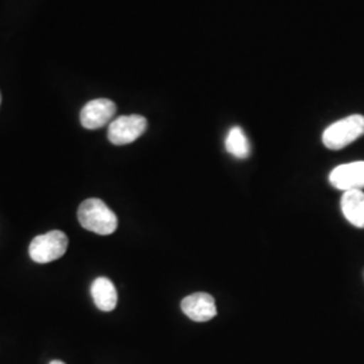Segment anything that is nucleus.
I'll return each mask as SVG.
<instances>
[{
    "label": "nucleus",
    "mask_w": 364,
    "mask_h": 364,
    "mask_svg": "<svg viewBox=\"0 0 364 364\" xmlns=\"http://www.w3.org/2000/svg\"><path fill=\"white\" fill-rule=\"evenodd\" d=\"M341 210L347 220L358 228H364V193L348 191L341 197Z\"/></svg>",
    "instance_id": "9"
},
{
    "label": "nucleus",
    "mask_w": 364,
    "mask_h": 364,
    "mask_svg": "<svg viewBox=\"0 0 364 364\" xmlns=\"http://www.w3.org/2000/svg\"><path fill=\"white\" fill-rule=\"evenodd\" d=\"M182 312L196 323H205L216 314V302L208 293H193L181 301Z\"/></svg>",
    "instance_id": "7"
},
{
    "label": "nucleus",
    "mask_w": 364,
    "mask_h": 364,
    "mask_svg": "<svg viewBox=\"0 0 364 364\" xmlns=\"http://www.w3.org/2000/svg\"><path fill=\"white\" fill-rule=\"evenodd\" d=\"M50 364H65L64 362H61V360H53L50 362Z\"/></svg>",
    "instance_id": "11"
},
{
    "label": "nucleus",
    "mask_w": 364,
    "mask_h": 364,
    "mask_svg": "<svg viewBox=\"0 0 364 364\" xmlns=\"http://www.w3.org/2000/svg\"><path fill=\"white\" fill-rule=\"evenodd\" d=\"M147 129V120L141 115L119 117L109 123L108 139L112 144L123 146L132 144L142 136Z\"/></svg>",
    "instance_id": "4"
},
{
    "label": "nucleus",
    "mask_w": 364,
    "mask_h": 364,
    "mask_svg": "<svg viewBox=\"0 0 364 364\" xmlns=\"http://www.w3.org/2000/svg\"><path fill=\"white\" fill-rule=\"evenodd\" d=\"M364 135L363 115H351L331 124L323 132V144L329 150H341Z\"/></svg>",
    "instance_id": "2"
},
{
    "label": "nucleus",
    "mask_w": 364,
    "mask_h": 364,
    "mask_svg": "<svg viewBox=\"0 0 364 364\" xmlns=\"http://www.w3.org/2000/svg\"><path fill=\"white\" fill-rule=\"evenodd\" d=\"M117 114V105L109 99H95L82 107L80 120L84 129L97 130L107 126Z\"/></svg>",
    "instance_id": "5"
},
{
    "label": "nucleus",
    "mask_w": 364,
    "mask_h": 364,
    "mask_svg": "<svg viewBox=\"0 0 364 364\" xmlns=\"http://www.w3.org/2000/svg\"><path fill=\"white\" fill-rule=\"evenodd\" d=\"M68 236L63 231L54 230L48 234L36 236L28 247L30 258L37 263H50L65 255Z\"/></svg>",
    "instance_id": "3"
},
{
    "label": "nucleus",
    "mask_w": 364,
    "mask_h": 364,
    "mask_svg": "<svg viewBox=\"0 0 364 364\" xmlns=\"http://www.w3.org/2000/svg\"><path fill=\"white\" fill-rule=\"evenodd\" d=\"M227 151L239 159H246L251 154V146L248 142L246 134L240 127L231 129L225 138Z\"/></svg>",
    "instance_id": "10"
},
{
    "label": "nucleus",
    "mask_w": 364,
    "mask_h": 364,
    "mask_svg": "<svg viewBox=\"0 0 364 364\" xmlns=\"http://www.w3.org/2000/svg\"><path fill=\"white\" fill-rule=\"evenodd\" d=\"M329 182L336 189L362 191L364 188V161L344 164L331 171Z\"/></svg>",
    "instance_id": "6"
},
{
    "label": "nucleus",
    "mask_w": 364,
    "mask_h": 364,
    "mask_svg": "<svg viewBox=\"0 0 364 364\" xmlns=\"http://www.w3.org/2000/svg\"><path fill=\"white\" fill-rule=\"evenodd\" d=\"M0 102H1V97H0Z\"/></svg>",
    "instance_id": "12"
},
{
    "label": "nucleus",
    "mask_w": 364,
    "mask_h": 364,
    "mask_svg": "<svg viewBox=\"0 0 364 364\" xmlns=\"http://www.w3.org/2000/svg\"><path fill=\"white\" fill-rule=\"evenodd\" d=\"M77 218L82 228L97 235H111L117 231V215L99 198H88L78 207Z\"/></svg>",
    "instance_id": "1"
},
{
    "label": "nucleus",
    "mask_w": 364,
    "mask_h": 364,
    "mask_svg": "<svg viewBox=\"0 0 364 364\" xmlns=\"http://www.w3.org/2000/svg\"><path fill=\"white\" fill-rule=\"evenodd\" d=\"M92 299L102 312H112L117 308V291L111 279L100 277L93 281L91 287Z\"/></svg>",
    "instance_id": "8"
}]
</instances>
